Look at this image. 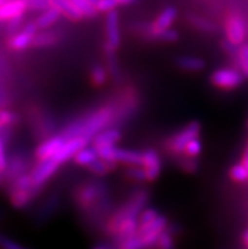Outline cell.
<instances>
[{
	"label": "cell",
	"mask_w": 248,
	"mask_h": 249,
	"mask_svg": "<svg viewBox=\"0 0 248 249\" xmlns=\"http://www.w3.org/2000/svg\"><path fill=\"white\" fill-rule=\"evenodd\" d=\"M114 114H115V110L113 107H99L85 118L74 120L73 123L65 126L61 132V136L65 139L81 137V138L89 139L91 142L95 136L105 130V128L113 122Z\"/></svg>",
	"instance_id": "cell-1"
},
{
	"label": "cell",
	"mask_w": 248,
	"mask_h": 249,
	"mask_svg": "<svg viewBox=\"0 0 248 249\" xmlns=\"http://www.w3.org/2000/svg\"><path fill=\"white\" fill-rule=\"evenodd\" d=\"M41 193V190L33 185L31 178V175L25 174L23 176L18 177L17 180L9 183L8 187V200L13 209L17 210H23L28 208L35 200L36 196Z\"/></svg>",
	"instance_id": "cell-2"
},
{
	"label": "cell",
	"mask_w": 248,
	"mask_h": 249,
	"mask_svg": "<svg viewBox=\"0 0 248 249\" xmlns=\"http://www.w3.org/2000/svg\"><path fill=\"white\" fill-rule=\"evenodd\" d=\"M99 158L104 161L112 162L115 164H123L126 167H133V166H141L142 164V152L134 151V149L120 148V147H112L97 151Z\"/></svg>",
	"instance_id": "cell-3"
},
{
	"label": "cell",
	"mask_w": 248,
	"mask_h": 249,
	"mask_svg": "<svg viewBox=\"0 0 248 249\" xmlns=\"http://www.w3.org/2000/svg\"><path fill=\"white\" fill-rule=\"evenodd\" d=\"M201 133V123L199 120H192L189 124H186L181 130L176 133L172 138L169 139L167 142V148L171 153L176 156H182L185 147L190 141L195 138H199Z\"/></svg>",
	"instance_id": "cell-4"
},
{
	"label": "cell",
	"mask_w": 248,
	"mask_h": 249,
	"mask_svg": "<svg viewBox=\"0 0 248 249\" xmlns=\"http://www.w3.org/2000/svg\"><path fill=\"white\" fill-rule=\"evenodd\" d=\"M246 77L238 69L229 67L214 70L209 76L211 85L220 90H236L242 85Z\"/></svg>",
	"instance_id": "cell-5"
},
{
	"label": "cell",
	"mask_w": 248,
	"mask_h": 249,
	"mask_svg": "<svg viewBox=\"0 0 248 249\" xmlns=\"http://www.w3.org/2000/svg\"><path fill=\"white\" fill-rule=\"evenodd\" d=\"M224 31H226V39L229 41L237 47H241L246 43L247 38V27L243 18L238 14H229L224 22Z\"/></svg>",
	"instance_id": "cell-6"
},
{
	"label": "cell",
	"mask_w": 248,
	"mask_h": 249,
	"mask_svg": "<svg viewBox=\"0 0 248 249\" xmlns=\"http://www.w3.org/2000/svg\"><path fill=\"white\" fill-rule=\"evenodd\" d=\"M61 164L57 163L55 160H47V161H38L35 167L29 171L32 182L38 190H42L44 185L56 175L60 170Z\"/></svg>",
	"instance_id": "cell-7"
},
{
	"label": "cell",
	"mask_w": 248,
	"mask_h": 249,
	"mask_svg": "<svg viewBox=\"0 0 248 249\" xmlns=\"http://www.w3.org/2000/svg\"><path fill=\"white\" fill-rule=\"evenodd\" d=\"M105 35H107V42H105V51L109 56L114 54L120 46V24L119 14L116 10L107 14L105 18Z\"/></svg>",
	"instance_id": "cell-8"
},
{
	"label": "cell",
	"mask_w": 248,
	"mask_h": 249,
	"mask_svg": "<svg viewBox=\"0 0 248 249\" xmlns=\"http://www.w3.org/2000/svg\"><path fill=\"white\" fill-rule=\"evenodd\" d=\"M38 32H39V29L36 24V20L25 23L24 28L22 31H19L16 35L10 36V38L8 39V47L12 51H16V52L25 51L27 48L32 47L33 39H35Z\"/></svg>",
	"instance_id": "cell-9"
},
{
	"label": "cell",
	"mask_w": 248,
	"mask_h": 249,
	"mask_svg": "<svg viewBox=\"0 0 248 249\" xmlns=\"http://www.w3.org/2000/svg\"><path fill=\"white\" fill-rule=\"evenodd\" d=\"M105 194V187L101 183L90 182L85 183L84 186L76 191V204L82 209L91 208Z\"/></svg>",
	"instance_id": "cell-10"
},
{
	"label": "cell",
	"mask_w": 248,
	"mask_h": 249,
	"mask_svg": "<svg viewBox=\"0 0 248 249\" xmlns=\"http://www.w3.org/2000/svg\"><path fill=\"white\" fill-rule=\"evenodd\" d=\"M141 167L145 171L147 182H154L158 180L162 172V158L160 153L153 148H147L142 152Z\"/></svg>",
	"instance_id": "cell-11"
},
{
	"label": "cell",
	"mask_w": 248,
	"mask_h": 249,
	"mask_svg": "<svg viewBox=\"0 0 248 249\" xmlns=\"http://www.w3.org/2000/svg\"><path fill=\"white\" fill-rule=\"evenodd\" d=\"M66 139L63 138L61 134L58 136H51L43 139L35 151V156L37 161H47V160H54L58 152L62 148L63 143Z\"/></svg>",
	"instance_id": "cell-12"
},
{
	"label": "cell",
	"mask_w": 248,
	"mask_h": 249,
	"mask_svg": "<svg viewBox=\"0 0 248 249\" xmlns=\"http://www.w3.org/2000/svg\"><path fill=\"white\" fill-rule=\"evenodd\" d=\"M90 141L86 138H81V137H77V138H70L65 141L62 148L58 152V155L54 158L57 163L63 164L69 162L70 160H74L75 155L80 149L88 147Z\"/></svg>",
	"instance_id": "cell-13"
},
{
	"label": "cell",
	"mask_w": 248,
	"mask_h": 249,
	"mask_svg": "<svg viewBox=\"0 0 248 249\" xmlns=\"http://www.w3.org/2000/svg\"><path fill=\"white\" fill-rule=\"evenodd\" d=\"M27 166H28V161H27L25 156H23L22 153H17V155L12 156L10 158H8V166H6L5 172L3 174L4 180L12 183L18 177L28 174L25 171Z\"/></svg>",
	"instance_id": "cell-14"
},
{
	"label": "cell",
	"mask_w": 248,
	"mask_h": 249,
	"mask_svg": "<svg viewBox=\"0 0 248 249\" xmlns=\"http://www.w3.org/2000/svg\"><path fill=\"white\" fill-rule=\"evenodd\" d=\"M122 139V132L116 128H108L95 136L91 141V147H94L96 151H101L105 148L116 147Z\"/></svg>",
	"instance_id": "cell-15"
},
{
	"label": "cell",
	"mask_w": 248,
	"mask_h": 249,
	"mask_svg": "<svg viewBox=\"0 0 248 249\" xmlns=\"http://www.w3.org/2000/svg\"><path fill=\"white\" fill-rule=\"evenodd\" d=\"M28 9L27 0H12L0 5V23L10 22L13 19L23 17L25 10Z\"/></svg>",
	"instance_id": "cell-16"
},
{
	"label": "cell",
	"mask_w": 248,
	"mask_h": 249,
	"mask_svg": "<svg viewBox=\"0 0 248 249\" xmlns=\"http://www.w3.org/2000/svg\"><path fill=\"white\" fill-rule=\"evenodd\" d=\"M176 67L184 72L198 73L204 71L207 62L198 56H180L176 58Z\"/></svg>",
	"instance_id": "cell-17"
},
{
	"label": "cell",
	"mask_w": 248,
	"mask_h": 249,
	"mask_svg": "<svg viewBox=\"0 0 248 249\" xmlns=\"http://www.w3.org/2000/svg\"><path fill=\"white\" fill-rule=\"evenodd\" d=\"M176 18H177V9L175 6H166L150 25L154 31H166L171 28Z\"/></svg>",
	"instance_id": "cell-18"
},
{
	"label": "cell",
	"mask_w": 248,
	"mask_h": 249,
	"mask_svg": "<svg viewBox=\"0 0 248 249\" xmlns=\"http://www.w3.org/2000/svg\"><path fill=\"white\" fill-rule=\"evenodd\" d=\"M50 6L56 8L61 13V16H65L73 22H79L84 18L75 4L73 3V0H50Z\"/></svg>",
	"instance_id": "cell-19"
},
{
	"label": "cell",
	"mask_w": 248,
	"mask_h": 249,
	"mask_svg": "<svg viewBox=\"0 0 248 249\" xmlns=\"http://www.w3.org/2000/svg\"><path fill=\"white\" fill-rule=\"evenodd\" d=\"M146 36L152 41L162 42V43H175L180 39L179 32L175 31V29L170 28L166 31H154L150 24L146 28Z\"/></svg>",
	"instance_id": "cell-20"
},
{
	"label": "cell",
	"mask_w": 248,
	"mask_h": 249,
	"mask_svg": "<svg viewBox=\"0 0 248 249\" xmlns=\"http://www.w3.org/2000/svg\"><path fill=\"white\" fill-rule=\"evenodd\" d=\"M97 158H99V155H97L96 149H95L94 147L88 145V147L80 149V151L76 153L73 161L75 162L79 167L88 168L89 166H91V164L96 161Z\"/></svg>",
	"instance_id": "cell-21"
},
{
	"label": "cell",
	"mask_w": 248,
	"mask_h": 249,
	"mask_svg": "<svg viewBox=\"0 0 248 249\" xmlns=\"http://www.w3.org/2000/svg\"><path fill=\"white\" fill-rule=\"evenodd\" d=\"M61 13L54 8V6H50L46 10L41 13V16L36 19V24H37L38 29L41 31H44V29L50 28L51 25L55 24V23L60 19Z\"/></svg>",
	"instance_id": "cell-22"
},
{
	"label": "cell",
	"mask_w": 248,
	"mask_h": 249,
	"mask_svg": "<svg viewBox=\"0 0 248 249\" xmlns=\"http://www.w3.org/2000/svg\"><path fill=\"white\" fill-rule=\"evenodd\" d=\"M89 80L94 88H103L109 80V70L104 67L103 65H94L89 73Z\"/></svg>",
	"instance_id": "cell-23"
},
{
	"label": "cell",
	"mask_w": 248,
	"mask_h": 249,
	"mask_svg": "<svg viewBox=\"0 0 248 249\" xmlns=\"http://www.w3.org/2000/svg\"><path fill=\"white\" fill-rule=\"evenodd\" d=\"M57 42H58V36H57L55 32L42 31V32H38L37 35H36L32 47H35V48L54 47Z\"/></svg>",
	"instance_id": "cell-24"
},
{
	"label": "cell",
	"mask_w": 248,
	"mask_h": 249,
	"mask_svg": "<svg viewBox=\"0 0 248 249\" xmlns=\"http://www.w3.org/2000/svg\"><path fill=\"white\" fill-rule=\"evenodd\" d=\"M188 22L195 29L204 32V33H214V32L217 31V25L214 24L211 20H209L207 18H203L200 16H196V14H189Z\"/></svg>",
	"instance_id": "cell-25"
},
{
	"label": "cell",
	"mask_w": 248,
	"mask_h": 249,
	"mask_svg": "<svg viewBox=\"0 0 248 249\" xmlns=\"http://www.w3.org/2000/svg\"><path fill=\"white\" fill-rule=\"evenodd\" d=\"M116 167H118V164L104 161L101 158H97L96 161L91 164V166H89L86 170L89 172H91L93 175H95V176H107V175L112 174L113 171H115Z\"/></svg>",
	"instance_id": "cell-26"
},
{
	"label": "cell",
	"mask_w": 248,
	"mask_h": 249,
	"mask_svg": "<svg viewBox=\"0 0 248 249\" xmlns=\"http://www.w3.org/2000/svg\"><path fill=\"white\" fill-rule=\"evenodd\" d=\"M228 176L233 182L245 183L248 181V171L246 170L242 162H238V163L230 166L229 171H228Z\"/></svg>",
	"instance_id": "cell-27"
},
{
	"label": "cell",
	"mask_w": 248,
	"mask_h": 249,
	"mask_svg": "<svg viewBox=\"0 0 248 249\" xmlns=\"http://www.w3.org/2000/svg\"><path fill=\"white\" fill-rule=\"evenodd\" d=\"M73 3L79 9L84 18H94L97 16L96 5L94 3H91L90 0H73Z\"/></svg>",
	"instance_id": "cell-28"
},
{
	"label": "cell",
	"mask_w": 248,
	"mask_h": 249,
	"mask_svg": "<svg viewBox=\"0 0 248 249\" xmlns=\"http://www.w3.org/2000/svg\"><path fill=\"white\" fill-rule=\"evenodd\" d=\"M201 152H203V143H201V141L199 138H195L186 144L182 157L196 160L201 155Z\"/></svg>",
	"instance_id": "cell-29"
},
{
	"label": "cell",
	"mask_w": 248,
	"mask_h": 249,
	"mask_svg": "<svg viewBox=\"0 0 248 249\" xmlns=\"http://www.w3.org/2000/svg\"><path fill=\"white\" fill-rule=\"evenodd\" d=\"M158 216H160V213H158V210H156V209H153V208H146L138 216L139 229H142V228H146V227H148L150 224H152V223H153V221L158 218Z\"/></svg>",
	"instance_id": "cell-30"
},
{
	"label": "cell",
	"mask_w": 248,
	"mask_h": 249,
	"mask_svg": "<svg viewBox=\"0 0 248 249\" xmlns=\"http://www.w3.org/2000/svg\"><path fill=\"white\" fill-rule=\"evenodd\" d=\"M237 66L238 70L243 73L246 79H248V43L242 44L239 47L238 57H237Z\"/></svg>",
	"instance_id": "cell-31"
},
{
	"label": "cell",
	"mask_w": 248,
	"mask_h": 249,
	"mask_svg": "<svg viewBox=\"0 0 248 249\" xmlns=\"http://www.w3.org/2000/svg\"><path fill=\"white\" fill-rule=\"evenodd\" d=\"M127 178L132 181H137V182H147L146 178V174L143 168L141 166H133V167H127L124 171Z\"/></svg>",
	"instance_id": "cell-32"
},
{
	"label": "cell",
	"mask_w": 248,
	"mask_h": 249,
	"mask_svg": "<svg viewBox=\"0 0 248 249\" xmlns=\"http://www.w3.org/2000/svg\"><path fill=\"white\" fill-rule=\"evenodd\" d=\"M157 249H175V238L170 231H164L156 243Z\"/></svg>",
	"instance_id": "cell-33"
},
{
	"label": "cell",
	"mask_w": 248,
	"mask_h": 249,
	"mask_svg": "<svg viewBox=\"0 0 248 249\" xmlns=\"http://www.w3.org/2000/svg\"><path fill=\"white\" fill-rule=\"evenodd\" d=\"M17 119L18 117L13 111L8 110V109H0V125L3 129L14 125L17 123Z\"/></svg>",
	"instance_id": "cell-34"
},
{
	"label": "cell",
	"mask_w": 248,
	"mask_h": 249,
	"mask_svg": "<svg viewBox=\"0 0 248 249\" xmlns=\"http://www.w3.org/2000/svg\"><path fill=\"white\" fill-rule=\"evenodd\" d=\"M0 249H31L0 231Z\"/></svg>",
	"instance_id": "cell-35"
},
{
	"label": "cell",
	"mask_w": 248,
	"mask_h": 249,
	"mask_svg": "<svg viewBox=\"0 0 248 249\" xmlns=\"http://www.w3.org/2000/svg\"><path fill=\"white\" fill-rule=\"evenodd\" d=\"M120 249H146L145 244H143V240L139 237L138 234L134 235L132 238H128V239L123 240L122 243H119Z\"/></svg>",
	"instance_id": "cell-36"
},
{
	"label": "cell",
	"mask_w": 248,
	"mask_h": 249,
	"mask_svg": "<svg viewBox=\"0 0 248 249\" xmlns=\"http://www.w3.org/2000/svg\"><path fill=\"white\" fill-rule=\"evenodd\" d=\"M96 5V9L99 13H109L114 12L115 8L119 5L118 0H97V3L95 4Z\"/></svg>",
	"instance_id": "cell-37"
},
{
	"label": "cell",
	"mask_w": 248,
	"mask_h": 249,
	"mask_svg": "<svg viewBox=\"0 0 248 249\" xmlns=\"http://www.w3.org/2000/svg\"><path fill=\"white\" fill-rule=\"evenodd\" d=\"M220 47H222V50L226 52L227 56L230 57V58H233V60L237 62V57H238L239 47L234 46V44L230 43L229 41H227V39H223V41H222V43H220Z\"/></svg>",
	"instance_id": "cell-38"
},
{
	"label": "cell",
	"mask_w": 248,
	"mask_h": 249,
	"mask_svg": "<svg viewBox=\"0 0 248 249\" xmlns=\"http://www.w3.org/2000/svg\"><path fill=\"white\" fill-rule=\"evenodd\" d=\"M8 166V156H6L5 139L0 133V174H4Z\"/></svg>",
	"instance_id": "cell-39"
},
{
	"label": "cell",
	"mask_w": 248,
	"mask_h": 249,
	"mask_svg": "<svg viewBox=\"0 0 248 249\" xmlns=\"http://www.w3.org/2000/svg\"><path fill=\"white\" fill-rule=\"evenodd\" d=\"M180 167L185 171V172L192 174V172H195L196 168H198V162H196V160H191V158L184 157V160L180 162Z\"/></svg>",
	"instance_id": "cell-40"
},
{
	"label": "cell",
	"mask_w": 248,
	"mask_h": 249,
	"mask_svg": "<svg viewBox=\"0 0 248 249\" xmlns=\"http://www.w3.org/2000/svg\"><path fill=\"white\" fill-rule=\"evenodd\" d=\"M28 8L35 10H46L50 8V0H29Z\"/></svg>",
	"instance_id": "cell-41"
},
{
	"label": "cell",
	"mask_w": 248,
	"mask_h": 249,
	"mask_svg": "<svg viewBox=\"0 0 248 249\" xmlns=\"http://www.w3.org/2000/svg\"><path fill=\"white\" fill-rule=\"evenodd\" d=\"M22 24H23V17H19V18L13 19V20L8 22V29L12 32V36L16 35V33H18L19 27H20Z\"/></svg>",
	"instance_id": "cell-42"
},
{
	"label": "cell",
	"mask_w": 248,
	"mask_h": 249,
	"mask_svg": "<svg viewBox=\"0 0 248 249\" xmlns=\"http://www.w3.org/2000/svg\"><path fill=\"white\" fill-rule=\"evenodd\" d=\"M243 163V166L246 167V170L248 171V148L245 149V152H243L242 155V161H241Z\"/></svg>",
	"instance_id": "cell-43"
},
{
	"label": "cell",
	"mask_w": 248,
	"mask_h": 249,
	"mask_svg": "<svg viewBox=\"0 0 248 249\" xmlns=\"http://www.w3.org/2000/svg\"><path fill=\"white\" fill-rule=\"evenodd\" d=\"M242 242H243V244H245V246L248 248V229H247V231H243V234H242Z\"/></svg>",
	"instance_id": "cell-44"
},
{
	"label": "cell",
	"mask_w": 248,
	"mask_h": 249,
	"mask_svg": "<svg viewBox=\"0 0 248 249\" xmlns=\"http://www.w3.org/2000/svg\"><path fill=\"white\" fill-rule=\"evenodd\" d=\"M134 0H118L119 5H128V4H132Z\"/></svg>",
	"instance_id": "cell-45"
},
{
	"label": "cell",
	"mask_w": 248,
	"mask_h": 249,
	"mask_svg": "<svg viewBox=\"0 0 248 249\" xmlns=\"http://www.w3.org/2000/svg\"><path fill=\"white\" fill-rule=\"evenodd\" d=\"M93 249H110V248L108 246H105V244H97V246H95Z\"/></svg>",
	"instance_id": "cell-46"
},
{
	"label": "cell",
	"mask_w": 248,
	"mask_h": 249,
	"mask_svg": "<svg viewBox=\"0 0 248 249\" xmlns=\"http://www.w3.org/2000/svg\"><path fill=\"white\" fill-rule=\"evenodd\" d=\"M4 3H6L5 0H0V5H3V4H4Z\"/></svg>",
	"instance_id": "cell-47"
},
{
	"label": "cell",
	"mask_w": 248,
	"mask_h": 249,
	"mask_svg": "<svg viewBox=\"0 0 248 249\" xmlns=\"http://www.w3.org/2000/svg\"><path fill=\"white\" fill-rule=\"evenodd\" d=\"M91 3H94V4H96L97 3V0H90Z\"/></svg>",
	"instance_id": "cell-48"
},
{
	"label": "cell",
	"mask_w": 248,
	"mask_h": 249,
	"mask_svg": "<svg viewBox=\"0 0 248 249\" xmlns=\"http://www.w3.org/2000/svg\"><path fill=\"white\" fill-rule=\"evenodd\" d=\"M247 148H248V145H247Z\"/></svg>",
	"instance_id": "cell-49"
},
{
	"label": "cell",
	"mask_w": 248,
	"mask_h": 249,
	"mask_svg": "<svg viewBox=\"0 0 248 249\" xmlns=\"http://www.w3.org/2000/svg\"><path fill=\"white\" fill-rule=\"evenodd\" d=\"M0 175H1V174H0Z\"/></svg>",
	"instance_id": "cell-50"
}]
</instances>
